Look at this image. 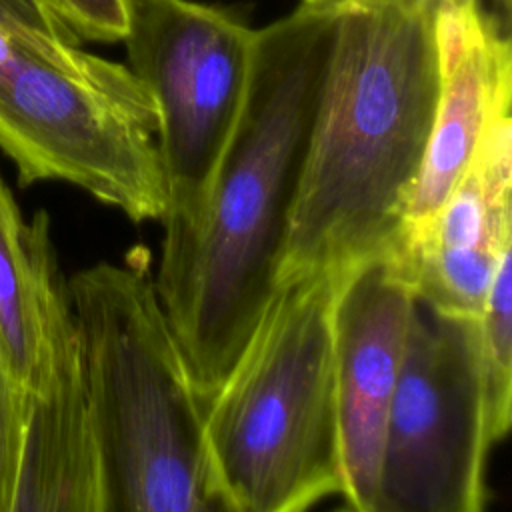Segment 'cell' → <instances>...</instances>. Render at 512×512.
I'll return each mask as SVG.
<instances>
[{"instance_id": "obj_1", "label": "cell", "mask_w": 512, "mask_h": 512, "mask_svg": "<svg viewBox=\"0 0 512 512\" xmlns=\"http://www.w3.org/2000/svg\"><path fill=\"white\" fill-rule=\"evenodd\" d=\"M334 24L298 6L254 30L246 98L204 208L192 226L164 228L154 284L204 404L276 288Z\"/></svg>"}, {"instance_id": "obj_8", "label": "cell", "mask_w": 512, "mask_h": 512, "mask_svg": "<svg viewBox=\"0 0 512 512\" xmlns=\"http://www.w3.org/2000/svg\"><path fill=\"white\" fill-rule=\"evenodd\" d=\"M416 296L382 260L350 268L334 306V378L342 500L376 512L378 470Z\"/></svg>"}, {"instance_id": "obj_4", "label": "cell", "mask_w": 512, "mask_h": 512, "mask_svg": "<svg viewBox=\"0 0 512 512\" xmlns=\"http://www.w3.org/2000/svg\"><path fill=\"white\" fill-rule=\"evenodd\" d=\"M348 270L276 284L206 400L204 442L224 510L302 512L342 496L334 306Z\"/></svg>"}, {"instance_id": "obj_6", "label": "cell", "mask_w": 512, "mask_h": 512, "mask_svg": "<svg viewBox=\"0 0 512 512\" xmlns=\"http://www.w3.org/2000/svg\"><path fill=\"white\" fill-rule=\"evenodd\" d=\"M124 42L128 68L158 114L168 192L160 222L192 226L246 98L254 30L192 0H132Z\"/></svg>"}, {"instance_id": "obj_15", "label": "cell", "mask_w": 512, "mask_h": 512, "mask_svg": "<svg viewBox=\"0 0 512 512\" xmlns=\"http://www.w3.org/2000/svg\"><path fill=\"white\" fill-rule=\"evenodd\" d=\"M24 406L26 390L0 354V512H12L22 446Z\"/></svg>"}, {"instance_id": "obj_10", "label": "cell", "mask_w": 512, "mask_h": 512, "mask_svg": "<svg viewBox=\"0 0 512 512\" xmlns=\"http://www.w3.org/2000/svg\"><path fill=\"white\" fill-rule=\"evenodd\" d=\"M46 364L26 388L12 512H102L100 460L54 244L42 260Z\"/></svg>"}, {"instance_id": "obj_16", "label": "cell", "mask_w": 512, "mask_h": 512, "mask_svg": "<svg viewBox=\"0 0 512 512\" xmlns=\"http://www.w3.org/2000/svg\"><path fill=\"white\" fill-rule=\"evenodd\" d=\"M0 22L14 30L42 32L74 40L36 0H0Z\"/></svg>"}, {"instance_id": "obj_3", "label": "cell", "mask_w": 512, "mask_h": 512, "mask_svg": "<svg viewBox=\"0 0 512 512\" xmlns=\"http://www.w3.org/2000/svg\"><path fill=\"white\" fill-rule=\"evenodd\" d=\"M100 460L102 512H214L204 400L156 292L148 248L66 280Z\"/></svg>"}, {"instance_id": "obj_13", "label": "cell", "mask_w": 512, "mask_h": 512, "mask_svg": "<svg viewBox=\"0 0 512 512\" xmlns=\"http://www.w3.org/2000/svg\"><path fill=\"white\" fill-rule=\"evenodd\" d=\"M512 248L492 276L476 318L478 374L488 442L498 444L512 424Z\"/></svg>"}, {"instance_id": "obj_12", "label": "cell", "mask_w": 512, "mask_h": 512, "mask_svg": "<svg viewBox=\"0 0 512 512\" xmlns=\"http://www.w3.org/2000/svg\"><path fill=\"white\" fill-rule=\"evenodd\" d=\"M50 244L48 214L26 222L0 174V354L24 390L46 364L42 260Z\"/></svg>"}, {"instance_id": "obj_7", "label": "cell", "mask_w": 512, "mask_h": 512, "mask_svg": "<svg viewBox=\"0 0 512 512\" xmlns=\"http://www.w3.org/2000/svg\"><path fill=\"white\" fill-rule=\"evenodd\" d=\"M476 318L416 300L384 428L376 512H480L486 506L484 406Z\"/></svg>"}, {"instance_id": "obj_9", "label": "cell", "mask_w": 512, "mask_h": 512, "mask_svg": "<svg viewBox=\"0 0 512 512\" xmlns=\"http://www.w3.org/2000/svg\"><path fill=\"white\" fill-rule=\"evenodd\" d=\"M512 248L510 108L488 124L476 154L436 216L388 260L434 314L478 318L500 256Z\"/></svg>"}, {"instance_id": "obj_18", "label": "cell", "mask_w": 512, "mask_h": 512, "mask_svg": "<svg viewBox=\"0 0 512 512\" xmlns=\"http://www.w3.org/2000/svg\"><path fill=\"white\" fill-rule=\"evenodd\" d=\"M504 2V8H508V0H502Z\"/></svg>"}, {"instance_id": "obj_2", "label": "cell", "mask_w": 512, "mask_h": 512, "mask_svg": "<svg viewBox=\"0 0 512 512\" xmlns=\"http://www.w3.org/2000/svg\"><path fill=\"white\" fill-rule=\"evenodd\" d=\"M436 10L416 0L336 14L276 284L392 254L438 102Z\"/></svg>"}, {"instance_id": "obj_5", "label": "cell", "mask_w": 512, "mask_h": 512, "mask_svg": "<svg viewBox=\"0 0 512 512\" xmlns=\"http://www.w3.org/2000/svg\"><path fill=\"white\" fill-rule=\"evenodd\" d=\"M158 114L128 66L0 22V150L18 184L66 182L132 222L162 220Z\"/></svg>"}, {"instance_id": "obj_14", "label": "cell", "mask_w": 512, "mask_h": 512, "mask_svg": "<svg viewBox=\"0 0 512 512\" xmlns=\"http://www.w3.org/2000/svg\"><path fill=\"white\" fill-rule=\"evenodd\" d=\"M74 40L120 42L132 0H36Z\"/></svg>"}, {"instance_id": "obj_17", "label": "cell", "mask_w": 512, "mask_h": 512, "mask_svg": "<svg viewBox=\"0 0 512 512\" xmlns=\"http://www.w3.org/2000/svg\"><path fill=\"white\" fill-rule=\"evenodd\" d=\"M390 2H416V0H300L302 8L316 10V12H328V14H338L350 8H368V6H378V4H390ZM438 2L440 0H432Z\"/></svg>"}, {"instance_id": "obj_11", "label": "cell", "mask_w": 512, "mask_h": 512, "mask_svg": "<svg viewBox=\"0 0 512 512\" xmlns=\"http://www.w3.org/2000/svg\"><path fill=\"white\" fill-rule=\"evenodd\" d=\"M436 44L438 102L392 254L436 216L470 166L490 120L512 100L510 38L478 0H440Z\"/></svg>"}]
</instances>
